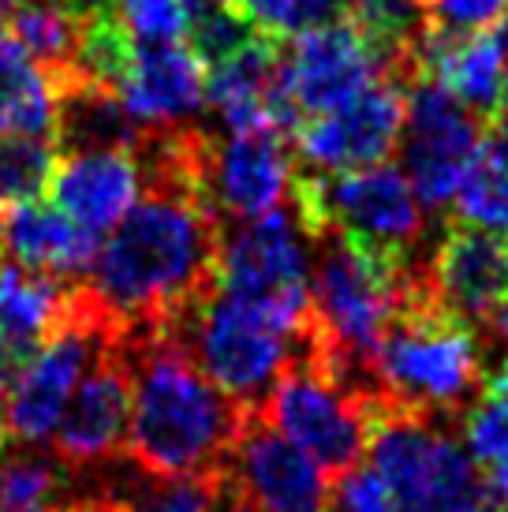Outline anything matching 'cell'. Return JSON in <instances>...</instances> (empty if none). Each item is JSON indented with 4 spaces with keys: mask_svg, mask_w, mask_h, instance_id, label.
<instances>
[{
    "mask_svg": "<svg viewBox=\"0 0 508 512\" xmlns=\"http://www.w3.org/2000/svg\"><path fill=\"white\" fill-rule=\"evenodd\" d=\"M262 415L284 438L296 441L329 479H340L348 468L363 464L378 408L329 370L299 356L296 348L292 363L269 389Z\"/></svg>",
    "mask_w": 508,
    "mask_h": 512,
    "instance_id": "cell-7",
    "label": "cell"
},
{
    "mask_svg": "<svg viewBox=\"0 0 508 512\" xmlns=\"http://www.w3.org/2000/svg\"><path fill=\"white\" fill-rule=\"evenodd\" d=\"M206 105L225 131H284L292 116L277 90V45L266 34L206 68Z\"/></svg>",
    "mask_w": 508,
    "mask_h": 512,
    "instance_id": "cell-17",
    "label": "cell"
},
{
    "mask_svg": "<svg viewBox=\"0 0 508 512\" xmlns=\"http://www.w3.org/2000/svg\"><path fill=\"white\" fill-rule=\"evenodd\" d=\"M419 273L434 299L475 329H490L508 303V243L486 228L452 221Z\"/></svg>",
    "mask_w": 508,
    "mask_h": 512,
    "instance_id": "cell-14",
    "label": "cell"
},
{
    "mask_svg": "<svg viewBox=\"0 0 508 512\" xmlns=\"http://www.w3.org/2000/svg\"><path fill=\"white\" fill-rule=\"evenodd\" d=\"M296 157L281 131H225L202 146V195L217 221H251L292 199Z\"/></svg>",
    "mask_w": 508,
    "mask_h": 512,
    "instance_id": "cell-11",
    "label": "cell"
},
{
    "mask_svg": "<svg viewBox=\"0 0 508 512\" xmlns=\"http://www.w3.org/2000/svg\"><path fill=\"white\" fill-rule=\"evenodd\" d=\"M378 79H389L378 53L352 23L337 19L288 38L277 53V90L292 120L340 109Z\"/></svg>",
    "mask_w": 508,
    "mask_h": 512,
    "instance_id": "cell-9",
    "label": "cell"
},
{
    "mask_svg": "<svg viewBox=\"0 0 508 512\" xmlns=\"http://www.w3.org/2000/svg\"><path fill=\"white\" fill-rule=\"evenodd\" d=\"M344 12L378 53L389 79L419 75V53L430 34L423 0H348Z\"/></svg>",
    "mask_w": 508,
    "mask_h": 512,
    "instance_id": "cell-22",
    "label": "cell"
},
{
    "mask_svg": "<svg viewBox=\"0 0 508 512\" xmlns=\"http://www.w3.org/2000/svg\"><path fill=\"white\" fill-rule=\"evenodd\" d=\"M127 471H131V479L105 475L98 490L120 498L131 512H232L225 464L191 471V475H142L131 464Z\"/></svg>",
    "mask_w": 508,
    "mask_h": 512,
    "instance_id": "cell-21",
    "label": "cell"
},
{
    "mask_svg": "<svg viewBox=\"0 0 508 512\" xmlns=\"http://www.w3.org/2000/svg\"><path fill=\"white\" fill-rule=\"evenodd\" d=\"M258 30L247 23V15L232 4V0H191V23H187V38L195 57L210 68L213 60L228 57L232 49L251 42Z\"/></svg>",
    "mask_w": 508,
    "mask_h": 512,
    "instance_id": "cell-28",
    "label": "cell"
},
{
    "mask_svg": "<svg viewBox=\"0 0 508 512\" xmlns=\"http://www.w3.org/2000/svg\"><path fill=\"white\" fill-rule=\"evenodd\" d=\"M486 486H490V494H494V498L508 509V471H501V475H490V479H486Z\"/></svg>",
    "mask_w": 508,
    "mask_h": 512,
    "instance_id": "cell-35",
    "label": "cell"
},
{
    "mask_svg": "<svg viewBox=\"0 0 508 512\" xmlns=\"http://www.w3.org/2000/svg\"><path fill=\"white\" fill-rule=\"evenodd\" d=\"M482 154L497 161L501 169H508V109L494 113V124H490L486 139H482Z\"/></svg>",
    "mask_w": 508,
    "mask_h": 512,
    "instance_id": "cell-34",
    "label": "cell"
},
{
    "mask_svg": "<svg viewBox=\"0 0 508 512\" xmlns=\"http://www.w3.org/2000/svg\"><path fill=\"white\" fill-rule=\"evenodd\" d=\"M460 430L486 479L508 471V356L486 367L479 393L460 415Z\"/></svg>",
    "mask_w": 508,
    "mask_h": 512,
    "instance_id": "cell-25",
    "label": "cell"
},
{
    "mask_svg": "<svg viewBox=\"0 0 508 512\" xmlns=\"http://www.w3.org/2000/svg\"><path fill=\"white\" fill-rule=\"evenodd\" d=\"M482 124L464 101L434 79H411L404 98V131H400V169L415 195L430 210H445L456 199L464 172L482 154Z\"/></svg>",
    "mask_w": 508,
    "mask_h": 512,
    "instance_id": "cell-8",
    "label": "cell"
},
{
    "mask_svg": "<svg viewBox=\"0 0 508 512\" xmlns=\"http://www.w3.org/2000/svg\"><path fill=\"white\" fill-rule=\"evenodd\" d=\"M0 255L60 281H79L98 255V236L75 225L57 202L23 199L0 210Z\"/></svg>",
    "mask_w": 508,
    "mask_h": 512,
    "instance_id": "cell-18",
    "label": "cell"
},
{
    "mask_svg": "<svg viewBox=\"0 0 508 512\" xmlns=\"http://www.w3.org/2000/svg\"><path fill=\"white\" fill-rule=\"evenodd\" d=\"M146 187L139 150L127 146H71L60 150L49 191L60 210L86 232H109L139 202Z\"/></svg>",
    "mask_w": 508,
    "mask_h": 512,
    "instance_id": "cell-16",
    "label": "cell"
},
{
    "mask_svg": "<svg viewBox=\"0 0 508 512\" xmlns=\"http://www.w3.org/2000/svg\"><path fill=\"white\" fill-rule=\"evenodd\" d=\"M232 512H325L333 479L262 408L247 419L225 460Z\"/></svg>",
    "mask_w": 508,
    "mask_h": 512,
    "instance_id": "cell-10",
    "label": "cell"
},
{
    "mask_svg": "<svg viewBox=\"0 0 508 512\" xmlns=\"http://www.w3.org/2000/svg\"><path fill=\"white\" fill-rule=\"evenodd\" d=\"M127 356L135 400L120 456L142 475L221 468L254 412L210 382L176 326L127 329Z\"/></svg>",
    "mask_w": 508,
    "mask_h": 512,
    "instance_id": "cell-2",
    "label": "cell"
},
{
    "mask_svg": "<svg viewBox=\"0 0 508 512\" xmlns=\"http://www.w3.org/2000/svg\"><path fill=\"white\" fill-rule=\"evenodd\" d=\"M501 38H505V83H508V27L501 30Z\"/></svg>",
    "mask_w": 508,
    "mask_h": 512,
    "instance_id": "cell-39",
    "label": "cell"
},
{
    "mask_svg": "<svg viewBox=\"0 0 508 512\" xmlns=\"http://www.w3.org/2000/svg\"><path fill=\"white\" fill-rule=\"evenodd\" d=\"M57 512H131L120 498L105 494V490H90V494H71Z\"/></svg>",
    "mask_w": 508,
    "mask_h": 512,
    "instance_id": "cell-33",
    "label": "cell"
},
{
    "mask_svg": "<svg viewBox=\"0 0 508 512\" xmlns=\"http://www.w3.org/2000/svg\"><path fill=\"white\" fill-rule=\"evenodd\" d=\"M490 329H494L497 337H501V341L508 344V303H505V307H501V311H497V318H494V322H490Z\"/></svg>",
    "mask_w": 508,
    "mask_h": 512,
    "instance_id": "cell-36",
    "label": "cell"
},
{
    "mask_svg": "<svg viewBox=\"0 0 508 512\" xmlns=\"http://www.w3.org/2000/svg\"><path fill=\"white\" fill-rule=\"evenodd\" d=\"M60 150L45 135H8L0 139V202L38 199L49 191Z\"/></svg>",
    "mask_w": 508,
    "mask_h": 512,
    "instance_id": "cell-26",
    "label": "cell"
},
{
    "mask_svg": "<svg viewBox=\"0 0 508 512\" xmlns=\"http://www.w3.org/2000/svg\"><path fill=\"white\" fill-rule=\"evenodd\" d=\"M225 225L191 180H150L90 262L94 296L124 329L176 326L217 288Z\"/></svg>",
    "mask_w": 508,
    "mask_h": 512,
    "instance_id": "cell-1",
    "label": "cell"
},
{
    "mask_svg": "<svg viewBox=\"0 0 508 512\" xmlns=\"http://www.w3.org/2000/svg\"><path fill=\"white\" fill-rule=\"evenodd\" d=\"M86 15L71 8V0H27L12 12V38L27 49L30 60H38L45 72L64 75L71 72V60L79 53Z\"/></svg>",
    "mask_w": 508,
    "mask_h": 512,
    "instance_id": "cell-24",
    "label": "cell"
},
{
    "mask_svg": "<svg viewBox=\"0 0 508 512\" xmlns=\"http://www.w3.org/2000/svg\"><path fill=\"white\" fill-rule=\"evenodd\" d=\"M292 206L307 225L311 240L322 228L348 232L355 240L378 247L385 255L415 262V247L423 240V202L408 184L404 169L370 165L352 172H314L296 176Z\"/></svg>",
    "mask_w": 508,
    "mask_h": 512,
    "instance_id": "cell-5",
    "label": "cell"
},
{
    "mask_svg": "<svg viewBox=\"0 0 508 512\" xmlns=\"http://www.w3.org/2000/svg\"><path fill=\"white\" fill-rule=\"evenodd\" d=\"M176 329L184 333L191 356L210 374V382L221 385L247 412L266 404L269 389L299 348V337L277 326L266 311L221 288H213L195 311H187Z\"/></svg>",
    "mask_w": 508,
    "mask_h": 512,
    "instance_id": "cell-6",
    "label": "cell"
},
{
    "mask_svg": "<svg viewBox=\"0 0 508 512\" xmlns=\"http://www.w3.org/2000/svg\"><path fill=\"white\" fill-rule=\"evenodd\" d=\"M400 131L404 94L393 79H378L340 109L307 116L296 128V157L322 176L370 169L400 146Z\"/></svg>",
    "mask_w": 508,
    "mask_h": 512,
    "instance_id": "cell-13",
    "label": "cell"
},
{
    "mask_svg": "<svg viewBox=\"0 0 508 512\" xmlns=\"http://www.w3.org/2000/svg\"><path fill=\"white\" fill-rule=\"evenodd\" d=\"M426 23L438 34H475L497 27L508 15V0H423Z\"/></svg>",
    "mask_w": 508,
    "mask_h": 512,
    "instance_id": "cell-31",
    "label": "cell"
},
{
    "mask_svg": "<svg viewBox=\"0 0 508 512\" xmlns=\"http://www.w3.org/2000/svg\"><path fill=\"white\" fill-rule=\"evenodd\" d=\"M452 206H456V221L508 236V169L479 154V161L464 172V180L456 187Z\"/></svg>",
    "mask_w": 508,
    "mask_h": 512,
    "instance_id": "cell-27",
    "label": "cell"
},
{
    "mask_svg": "<svg viewBox=\"0 0 508 512\" xmlns=\"http://www.w3.org/2000/svg\"><path fill=\"white\" fill-rule=\"evenodd\" d=\"M8 438H12V430H8V419H4V408H0V453L8 449Z\"/></svg>",
    "mask_w": 508,
    "mask_h": 512,
    "instance_id": "cell-37",
    "label": "cell"
},
{
    "mask_svg": "<svg viewBox=\"0 0 508 512\" xmlns=\"http://www.w3.org/2000/svg\"><path fill=\"white\" fill-rule=\"evenodd\" d=\"M329 501L340 512H396L393 490L374 471V464H355L340 479H333Z\"/></svg>",
    "mask_w": 508,
    "mask_h": 512,
    "instance_id": "cell-32",
    "label": "cell"
},
{
    "mask_svg": "<svg viewBox=\"0 0 508 512\" xmlns=\"http://www.w3.org/2000/svg\"><path fill=\"white\" fill-rule=\"evenodd\" d=\"M419 75L434 79L479 116L505 109V38L497 30L475 34H438L430 30L419 53ZM415 75V79H419Z\"/></svg>",
    "mask_w": 508,
    "mask_h": 512,
    "instance_id": "cell-19",
    "label": "cell"
},
{
    "mask_svg": "<svg viewBox=\"0 0 508 512\" xmlns=\"http://www.w3.org/2000/svg\"><path fill=\"white\" fill-rule=\"evenodd\" d=\"M60 83L12 34L0 30V139L8 135H45L57 139Z\"/></svg>",
    "mask_w": 508,
    "mask_h": 512,
    "instance_id": "cell-20",
    "label": "cell"
},
{
    "mask_svg": "<svg viewBox=\"0 0 508 512\" xmlns=\"http://www.w3.org/2000/svg\"><path fill=\"white\" fill-rule=\"evenodd\" d=\"M75 475L53 449L19 441L0 453V512H57L75 490Z\"/></svg>",
    "mask_w": 508,
    "mask_h": 512,
    "instance_id": "cell-23",
    "label": "cell"
},
{
    "mask_svg": "<svg viewBox=\"0 0 508 512\" xmlns=\"http://www.w3.org/2000/svg\"><path fill=\"white\" fill-rule=\"evenodd\" d=\"M113 94L135 131L187 128L206 109V64L180 42L131 45Z\"/></svg>",
    "mask_w": 508,
    "mask_h": 512,
    "instance_id": "cell-15",
    "label": "cell"
},
{
    "mask_svg": "<svg viewBox=\"0 0 508 512\" xmlns=\"http://www.w3.org/2000/svg\"><path fill=\"white\" fill-rule=\"evenodd\" d=\"M105 12L135 45L180 42L191 23V0H109Z\"/></svg>",
    "mask_w": 508,
    "mask_h": 512,
    "instance_id": "cell-29",
    "label": "cell"
},
{
    "mask_svg": "<svg viewBox=\"0 0 508 512\" xmlns=\"http://www.w3.org/2000/svg\"><path fill=\"white\" fill-rule=\"evenodd\" d=\"M247 23L266 38H296L303 30L333 23L348 0H232Z\"/></svg>",
    "mask_w": 508,
    "mask_h": 512,
    "instance_id": "cell-30",
    "label": "cell"
},
{
    "mask_svg": "<svg viewBox=\"0 0 508 512\" xmlns=\"http://www.w3.org/2000/svg\"><path fill=\"white\" fill-rule=\"evenodd\" d=\"M135 400V370L127 356V329L98 352L90 374L79 378L53 430V453L75 471H98L124 453Z\"/></svg>",
    "mask_w": 508,
    "mask_h": 512,
    "instance_id": "cell-12",
    "label": "cell"
},
{
    "mask_svg": "<svg viewBox=\"0 0 508 512\" xmlns=\"http://www.w3.org/2000/svg\"><path fill=\"white\" fill-rule=\"evenodd\" d=\"M23 0H0V15H8V12H15Z\"/></svg>",
    "mask_w": 508,
    "mask_h": 512,
    "instance_id": "cell-38",
    "label": "cell"
},
{
    "mask_svg": "<svg viewBox=\"0 0 508 512\" xmlns=\"http://www.w3.org/2000/svg\"><path fill=\"white\" fill-rule=\"evenodd\" d=\"M217 288L303 337L311 322V232L292 202L221 232Z\"/></svg>",
    "mask_w": 508,
    "mask_h": 512,
    "instance_id": "cell-4",
    "label": "cell"
},
{
    "mask_svg": "<svg viewBox=\"0 0 508 512\" xmlns=\"http://www.w3.org/2000/svg\"><path fill=\"white\" fill-rule=\"evenodd\" d=\"M486 374L479 329L434 299L415 273L408 299L385 326L374 352L381 412H411L460 423Z\"/></svg>",
    "mask_w": 508,
    "mask_h": 512,
    "instance_id": "cell-3",
    "label": "cell"
}]
</instances>
